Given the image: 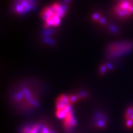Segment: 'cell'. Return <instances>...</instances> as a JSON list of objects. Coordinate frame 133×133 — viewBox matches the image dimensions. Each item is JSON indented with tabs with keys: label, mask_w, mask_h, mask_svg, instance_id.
<instances>
[{
	"label": "cell",
	"mask_w": 133,
	"mask_h": 133,
	"mask_svg": "<svg viewBox=\"0 0 133 133\" xmlns=\"http://www.w3.org/2000/svg\"><path fill=\"white\" fill-rule=\"evenodd\" d=\"M39 133H54V132L52 130H51L48 126H43V127L41 126V128Z\"/></svg>",
	"instance_id": "cell-8"
},
{
	"label": "cell",
	"mask_w": 133,
	"mask_h": 133,
	"mask_svg": "<svg viewBox=\"0 0 133 133\" xmlns=\"http://www.w3.org/2000/svg\"><path fill=\"white\" fill-rule=\"evenodd\" d=\"M115 14L121 19L129 17L133 14V4L129 0H121L114 10Z\"/></svg>",
	"instance_id": "cell-4"
},
{
	"label": "cell",
	"mask_w": 133,
	"mask_h": 133,
	"mask_svg": "<svg viewBox=\"0 0 133 133\" xmlns=\"http://www.w3.org/2000/svg\"><path fill=\"white\" fill-rule=\"evenodd\" d=\"M132 47V44L129 41L114 43L108 46L107 54L110 57H118L128 52Z\"/></svg>",
	"instance_id": "cell-2"
},
{
	"label": "cell",
	"mask_w": 133,
	"mask_h": 133,
	"mask_svg": "<svg viewBox=\"0 0 133 133\" xmlns=\"http://www.w3.org/2000/svg\"><path fill=\"white\" fill-rule=\"evenodd\" d=\"M106 69H106V67H105V66L103 65V66H101V70H100V71H101V74H104V73L105 72Z\"/></svg>",
	"instance_id": "cell-9"
},
{
	"label": "cell",
	"mask_w": 133,
	"mask_h": 133,
	"mask_svg": "<svg viewBox=\"0 0 133 133\" xmlns=\"http://www.w3.org/2000/svg\"><path fill=\"white\" fill-rule=\"evenodd\" d=\"M36 0H13L12 10L16 14H26L35 8Z\"/></svg>",
	"instance_id": "cell-3"
},
{
	"label": "cell",
	"mask_w": 133,
	"mask_h": 133,
	"mask_svg": "<svg viewBox=\"0 0 133 133\" xmlns=\"http://www.w3.org/2000/svg\"><path fill=\"white\" fill-rule=\"evenodd\" d=\"M67 105H71L70 102L69 96L62 94V95L60 96L59 98L56 100V107L57 110L61 109V108L64 107Z\"/></svg>",
	"instance_id": "cell-6"
},
{
	"label": "cell",
	"mask_w": 133,
	"mask_h": 133,
	"mask_svg": "<svg viewBox=\"0 0 133 133\" xmlns=\"http://www.w3.org/2000/svg\"><path fill=\"white\" fill-rule=\"evenodd\" d=\"M41 126L39 124H35L24 127L22 130V133H39Z\"/></svg>",
	"instance_id": "cell-7"
},
{
	"label": "cell",
	"mask_w": 133,
	"mask_h": 133,
	"mask_svg": "<svg viewBox=\"0 0 133 133\" xmlns=\"http://www.w3.org/2000/svg\"><path fill=\"white\" fill-rule=\"evenodd\" d=\"M11 99L17 107L25 110H31L39 105V92L30 84L17 87L12 93Z\"/></svg>",
	"instance_id": "cell-1"
},
{
	"label": "cell",
	"mask_w": 133,
	"mask_h": 133,
	"mask_svg": "<svg viewBox=\"0 0 133 133\" xmlns=\"http://www.w3.org/2000/svg\"><path fill=\"white\" fill-rule=\"evenodd\" d=\"M64 119V127L66 131H70L75 126L76 120L71 110L66 115Z\"/></svg>",
	"instance_id": "cell-5"
}]
</instances>
